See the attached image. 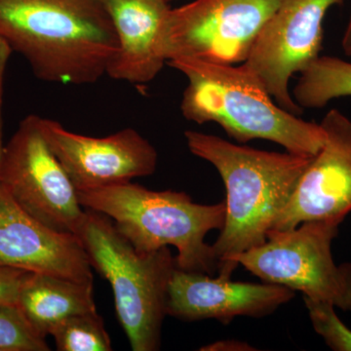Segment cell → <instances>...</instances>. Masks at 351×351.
Wrapping results in <instances>:
<instances>
[{
    "instance_id": "cell-1",
    "label": "cell",
    "mask_w": 351,
    "mask_h": 351,
    "mask_svg": "<svg viewBox=\"0 0 351 351\" xmlns=\"http://www.w3.org/2000/svg\"><path fill=\"white\" fill-rule=\"evenodd\" d=\"M0 38L39 80L66 85L100 80L117 50L104 0H0Z\"/></svg>"
},
{
    "instance_id": "cell-2",
    "label": "cell",
    "mask_w": 351,
    "mask_h": 351,
    "mask_svg": "<svg viewBox=\"0 0 351 351\" xmlns=\"http://www.w3.org/2000/svg\"><path fill=\"white\" fill-rule=\"evenodd\" d=\"M193 156L211 163L226 186V221L213 247L218 274L235 256L261 246L314 156L261 151L215 135L184 132Z\"/></svg>"
},
{
    "instance_id": "cell-3",
    "label": "cell",
    "mask_w": 351,
    "mask_h": 351,
    "mask_svg": "<svg viewBox=\"0 0 351 351\" xmlns=\"http://www.w3.org/2000/svg\"><path fill=\"white\" fill-rule=\"evenodd\" d=\"M168 64L188 78L181 110L189 121L215 122L239 144L262 138L302 156H316L324 145L326 135L320 124L277 105L244 64L180 59Z\"/></svg>"
},
{
    "instance_id": "cell-4",
    "label": "cell",
    "mask_w": 351,
    "mask_h": 351,
    "mask_svg": "<svg viewBox=\"0 0 351 351\" xmlns=\"http://www.w3.org/2000/svg\"><path fill=\"white\" fill-rule=\"evenodd\" d=\"M84 209L108 217L136 250L149 253L174 246L178 269L214 276L218 261L210 232L225 226L226 202H193L188 193L152 191L132 182L107 188L77 191Z\"/></svg>"
},
{
    "instance_id": "cell-5",
    "label": "cell",
    "mask_w": 351,
    "mask_h": 351,
    "mask_svg": "<svg viewBox=\"0 0 351 351\" xmlns=\"http://www.w3.org/2000/svg\"><path fill=\"white\" fill-rule=\"evenodd\" d=\"M76 235L92 267L112 286L117 319L132 350H158L168 288L177 267L169 247L141 253L112 219L90 209H85Z\"/></svg>"
},
{
    "instance_id": "cell-6",
    "label": "cell",
    "mask_w": 351,
    "mask_h": 351,
    "mask_svg": "<svg viewBox=\"0 0 351 351\" xmlns=\"http://www.w3.org/2000/svg\"><path fill=\"white\" fill-rule=\"evenodd\" d=\"M343 221L316 219L290 230H269L265 243L235 256L218 276L232 278L241 265L263 282L299 291L304 297L351 313V263L337 265L332 255Z\"/></svg>"
},
{
    "instance_id": "cell-7",
    "label": "cell",
    "mask_w": 351,
    "mask_h": 351,
    "mask_svg": "<svg viewBox=\"0 0 351 351\" xmlns=\"http://www.w3.org/2000/svg\"><path fill=\"white\" fill-rule=\"evenodd\" d=\"M284 0H193L171 8L163 31L167 64L186 59L243 64L263 25Z\"/></svg>"
},
{
    "instance_id": "cell-8",
    "label": "cell",
    "mask_w": 351,
    "mask_h": 351,
    "mask_svg": "<svg viewBox=\"0 0 351 351\" xmlns=\"http://www.w3.org/2000/svg\"><path fill=\"white\" fill-rule=\"evenodd\" d=\"M31 114L4 145L0 186L25 213L58 232L76 234L85 216L77 191Z\"/></svg>"
},
{
    "instance_id": "cell-9",
    "label": "cell",
    "mask_w": 351,
    "mask_h": 351,
    "mask_svg": "<svg viewBox=\"0 0 351 351\" xmlns=\"http://www.w3.org/2000/svg\"><path fill=\"white\" fill-rule=\"evenodd\" d=\"M345 0H284L258 34L244 66L260 80L284 110L295 115L302 108L289 84L320 57L323 22L330 9Z\"/></svg>"
},
{
    "instance_id": "cell-10",
    "label": "cell",
    "mask_w": 351,
    "mask_h": 351,
    "mask_svg": "<svg viewBox=\"0 0 351 351\" xmlns=\"http://www.w3.org/2000/svg\"><path fill=\"white\" fill-rule=\"evenodd\" d=\"M48 144L77 191L126 184L156 171V147L135 129L96 138L66 130L59 122L41 119Z\"/></svg>"
},
{
    "instance_id": "cell-11",
    "label": "cell",
    "mask_w": 351,
    "mask_h": 351,
    "mask_svg": "<svg viewBox=\"0 0 351 351\" xmlns=\"http://www.w3.org/2000/svg\"><path fill=\"white\" fill-rule=\"evenodd\" d=\"M320 125L326 135L324 145L271 230H290L316 219L345 221L351 212V120L332 108Z\"/></svg>"
},
{
    "instance_id": "cell-12",
    "label": "cell",
    "mask_w": 351,
    "mask_h": 351,
    "mask_svg": "<svg viewBox=\"0 0 351 351\" xmlns=\"http://www.w3.org/2000/svg\"><path fill=\"white\" fill-rule=\"evenodd\" d=\"M0 267L94 281L93 267L77 235L52 230L32 218L1 186Z\"/></svg>"
},
{
    "instance_id": "cell-13",
    "label": "cell",
    "mask_w": 351,
    "mask_h": 351,
    "mask_svg": "<svg viewBox=\"0 0 351 351\" xmlns=\"http://www.w3.org/2000/svg\"><path fill=\"white\" fill-rule=\"evenodd\" d=\"M294 297V291L277 284L237 282L176 267L168 288L166 313L189 322L215 319L228 325L239 316L270 315Z\"/></svg>"
},
{
    "instance_id": "cell-14",
    "label": "cell",
    "mask_w": 351,
    "mask_h": 351,
    "mask_svg": "<svg viewBox=\"0 0 351 351\" xmlns=\"http://www.w3.org/2000/svg\"><path fill=\"white\" fill-rule=\"evenodd\" d=\"M117 50L107 75L131 84L152 82L167 64L163 31L170 6L165 0H104Z\"/></svg>"
},
{
    "instance_id": "cell-15",
    "label": "cell",
    "mask_w": 351,
    "mask_h": 351,
    "mask_svg": "<svg viewBox=\"0 0 351 351\" xmlns=\"http://www.w3.org/2000/svg\"><path fill=\"white\" fill-rule=\"evenodd\" d=\"M93 282L27 272L21 284L17 306L34 331L46 339L71 316L97 311Z\"/></svg>"
},
{
    "instance_id": "cell-16",
    "label": "cell",
    "mask_w": 351,
    "mask_h": 351,
    "mask_svg": "<svg viewBox=\"0 0 351 351\" xmlns=\"http://www.w3.org/2000/svg\"><path fill=\"white\" fill-rule=\"evenodd\" d=\"M292 95L302 110L324 108L332 100L351 97L350 62L320 56L302 71Z\"/></svg>"
},
{
    "instance_id": "cell-17",
    "label": "cell",
    "mask_w": 351,
    "mask_h": 351,
    "mask_svg": "<svg viewBox=\"0 0 351 351\" xmlns=\"http://www.w3.org/2000/svg\"><path fill=\"white\" fill-rule=\"evenodd\" d=\"M52 336L59 351H110V335L97 311L76 314L53 329Z\"/></svg>"
},
{
    "instance_id": "cell-18",
    "label": "cell",
    "mask_w": 351,
    "mask_h": 351,
    "mask_svg": "<svg viewBox=\"0 0 351 351\" xmlns=\"http://www.w3.org/2000/svg\"><path fill=\"white\" fill-rule=\"evenodd\" d=\"M17 304L0 306V351H49Z\"/></svg>"
},
{
    "instance_id": "cell-19",
    "label": "cell",
    "mask_w": 351,
    "mask_h": 351,
    "mask_svg": "<svg viewBox=\"0 0 351 351\" xmlns=\"http://www.w3.org/2000/svg\"><path fill=\"white\" fill-rule=\"evenodd\" d=\"M314 331L334 351H351V330L337 315L330 302L304 297Z\"/></svg>"
},
{
    "instance_id": "cell-20",
    "label": "cell",
    "mask_w": 351,
    "mask_h": 351,
    "mask_svg": "<svg viewBox=\"0 0 351 351\" xmlns=\"http://www.w3.org/2000/svg\"><path fill=\"white\" fill-rule=\"evenodd\" d=\"M29 271L0 267V306L17 304L21 284Z\"/></svg>"
},
{
    "instance_id": "cell-21",
    "label": "cell",
    "mask_w": 351,
    "mask_h": 351,
    "mask_svg": "<svg viewBox=\"0 0 351 351\" xmlns=\"http://www.w3.org/2000/svg\"><path fill=\"white\" fill-rule=\"evenodd\" d=\"M200 350H226V351H241V350H256L252 348L251 346L244 341H232V339H226V341H219L207 346H202Z\"/></svg>"
},
{
    "instance_id": "cell-22",
    "label": "cell",
    "mask_w": 351,
    "mask_h": 351,
    "mask_svg": "<svg viewBox=\"0 0 351 351\" xmlns=\"http://www.w3.org/2000/svg\"><path fill=\"white\" fill-rule=\"evenodd\" d=\"M341 47L346 56L351 57V15L341 40Z\"/></svg>"
},
{
    "instance_id": "cell-23",
    "label": "cell",
    "mask_w": 351,
    "mask_h": 351,
    "mask_svg": "<svg viewBox=\"0 0 351 351\" xmlns=\"http://www.w3.org/2000/svg\"><path fill=\"white\" fill-rule=\"evenodd\" d=\"M166 2H168V3H169V2L171 1H176V0H165Z\"/></svg>"
}]
</instances>
